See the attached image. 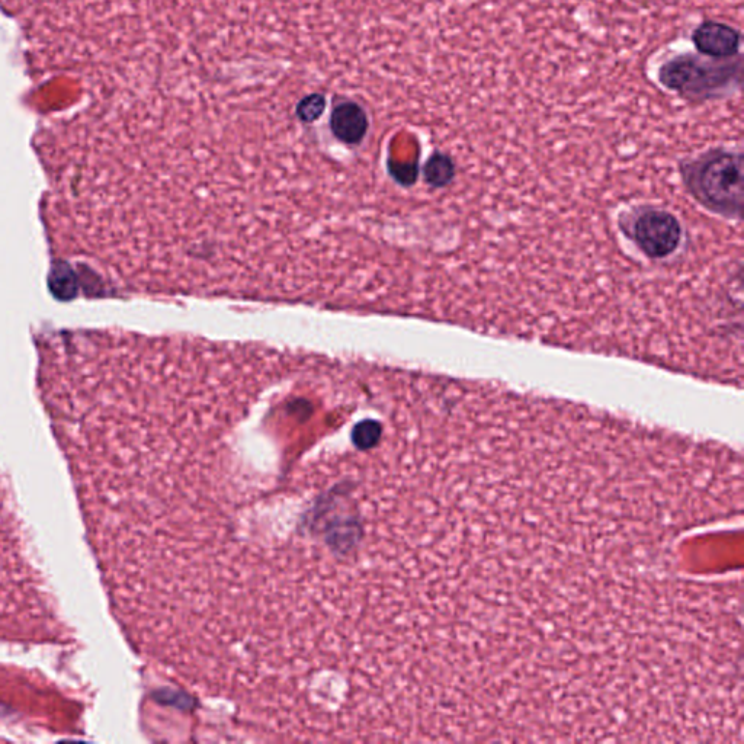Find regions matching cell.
<instances>
[{
    "mask_svg": "<svg viewBox=\"0 0 744 744\" xmlns=\"http://www.w3.org/2000/svg\"><path fill=\"white\" fill-rule=\"evenodd\" d=\"M660 85L691 104L720 101L739 92L743 82L742 54L729 60L704 59L686 53L660 66Z\"/></svg>",
    "mask_w": 744,
    "mask_h": 744,
    "instance_id": "obj_1",
    "label": "cell"
},
{
    "mask_svg": "<svg viewBox=\"0 0 744 744\" xmlns=\"http://www.w3.org/2000/svg\"><path fill=\"white\" fill-rule=\"evenodd\" d=\"M48 284H50L51 291L63 300H69L78 293L76 275L73 274L72 268L66 262H59L51 269Z\"/></svg>",
    "mask_w": 744,
    "mask_h": 744,
    "instance_id": "obj_4",
    "label": "cell"
},
{
    "mask_svg": "<svg viewBox=\"0 0 744 744\" xmlns=\"http://www.w3.org/2000/svg\"><path fill=\"white\" fill-rule=\"evenodd\" d=\"M327 101L322 93H311L306 98L301 99L295 108V115L298 121L303 124H314L319 121L325 114Z\"/></svg>",
    "mask_w": 744,
    "mask_h": 744,
    "instance_id": "obj_5",
    "label": "cell"
},
{
    "mask_svg": "<svg viewBox=\"0 0 744 744\" xmlns=\"http://www.w3.org/2000/svg\"><path fill=\"white\" fill-rule=\"evenodd\" d=\"M329 128L338 143L346 147H359L367 139L370 118L357 102L346 101L332 109Z\"/></svg>",
    "mask_w": 744,
    "mask_h": 744,
    "instance_id": "obj_3",
    "label": "cell"
},
{
    "mask_svg": "<svg viewBox=\"0 0 744 744\" xmlns=\"http://www.w3.org/2000/svg\"><path fill=\"white\" fill-rule=\"evenodd\" d=\"M692 43L708 59H734L740 56L742 32L723 22L704 21L692 32Z\"/></svg>",
    "mask_w": 744,
    "mask_h": 744,
    "instance_id": "obj_2",
    "label": "cell"
}]
</instances>
